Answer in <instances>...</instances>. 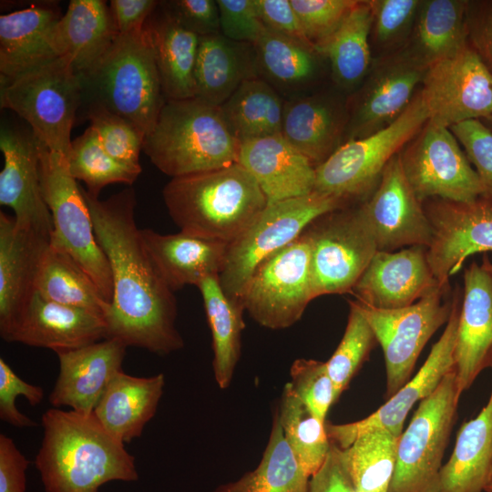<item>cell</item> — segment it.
<instances>
[{
  "instance_id": "9a60e30c",
  "label": "cell",
  "mask_w": 492,
  "mask_h": 492,
  "mask_svg": "<svg viewBox=\"0 0 492 492\" xmlns=\"http://www.w3.org/2000/svg\"><path fill=\"white\" fill-rule=\"evenodd\" d=\"M463 289L457 284L452 292V309L445 330L422 367L396 394L368 416L352 423H325L331 442L346 448L361 434L373 429H385L399 437L410 410L429 396L445 375L455 368V349Z\"/></svg>"
},
{
  "instance_id": "ba28073f",
  "label": "cell",
  "mask_w": 492,
  "mask_h": 492,
  "mask_svg": "<svg viewBox=\"0 0 492 492\" xmlns=\"http://www.w3.org/2000/svg\"><path fill=\"white\" fill-rule=\"evenodd\" d=\"M347 206L350 204L340 198L314 190L268 203L247 230L229 244L219 275L225 294L242 303L250 279L265 259L297 239L321 215Z\"/></svg>"
},
{
  "instance_id": "6125c7cd",
  "label": "cell",
  "mask_w": 492,
  "mask_h": 492,
  "mask_svg": "<svg viewBox=\"0 0 492 492\" xmlns=\"http://www.w3.org/2000/svg\"><path fill=\"white\" fill-rule=\"evenodd\" d=\"M490 130H492V115L481 120Z\"/></svg>"
},
{
  "instance_id": "52a82bcc",
  "label": "cell",
  "mask_w": 492,
  "mask_h": 492,
  "mask_svg": "<svg viewBox=\"0 0 492 492\" xmlns=\"http://www.w3.org/2000/svg\"><path fill=\"white\" fill-rule=\"evenodd\" d=\"M428 120L420 87L388 127L362 138L343 142L315 168L314 191L335 196L351 205L366 200L376 189L388 162Z\"/></svg>"
},
{
  "instance_id": "f35d334b",
  "label": "cell",
  "mask_w": 492,
  "mask_h": 492,
  "mask_svg": "<svg viewBox=\"0 0 492 492\" xmlns=\"http://www.w3.org/2000/svg\"><path fill=\"white\" fill-rule=\"evenodd\" d=\"M309 480L285 440L276 406L269 440L258 466L213 492H309Z\"/></svg>"
},
{
  "instance_id": "9c48e42d",
  "label": "cell",
  "mask_w": 492,
  "mask_h": 492,
  "mask_svg": "<svg viewBox=\"0 0 492 492\" xmlns=\"http://www.w3.org/2000/svg\"><path fill=\"white\" fill-rule=\"evenodd\" d=\"M39 173L44 200L53 221L51 243L67 251L110 303L113 281L108 261L100 248L82 188L71 176L67 159L42 143Z\"/></svg>"
},
{
  "instance_id": "b9f144b4",
  "label": "cell",
  "mask_w": 492,
  "mask_h": 492,
  "mask_svg": "<svg viewBox=\"0 0 492 492\" xmlns=\"http://www.w3.org/2000/svg\"><path fill=\"white\" fill-rule=\"evenodd\" d=\"M252 46L257 67L280 86L298 88L318 73L319 55L301 41L264 28Z\"/></svg>"
},
{
  "instance_id": "e575fe53",
  "label": "cell",
  "mask_w": 492,
  "mask_h": 492,
  "mask_svg": "<svg viewBox=\"0 0 492 492\" xmlns=\"http://www.w3.org/2000/svg\"><path fill=\"white\" fill-rule=\"evenodd\" d=\"M467 0H421L404 49L425 68L467 45Z\"/></svg>"
},
{
  "instance_id": "9f6ffc18",
  "label": "cell",
  "mask_w": 492,
  "mask_h": 492,
  "mask_svg": "<svg viewBox=\"0 0 492 492\" xmlns=\"http://www.w3.org/2000/svg\"><path fill=\"white\" fill-rule=\"evenodd\" d=\"M255 4L265 28L311 46L291 0H255Z\"/></svg>"
},
{
  "instance_id": "60d3db41",
  "label": "cell",
  "mask_w": 492,
  "mask_h": 492,
  "mask_svg": "<svg viewBox=\"0 0 492 492\" xmlns=\"http://www.w3.org/2000/svg\"><path fill=\"white\" fill-rule=\"evenodd\" d=\"M398 437L385 429L358 436L339 457L358 492H388L396 461Z\"/></svg>"
},
{
  "instance_id": "44dd1931",
  "label": "cell",
  "mask_w": 492,
  "mask_h": 492,
  "mask_svg": "<svg viewBox=\"0 0 492 492\" xmlns=\"http://www.w3.org/2000/svg\"><path fill=\"white\" fill-rule=\"evenodd\" d=\"M440 287L444 285L427 261V247L418 245L397 251H377L352 292L361 303L391 310L409 306Z\"/></svg>"
},
{
  "instance_id": "603a6c76",
  "label": "cell",
  "mask_w": 492,
  "mask_h": 492,
  "mask_svg": "<svg viewBox=\"0 0 492 492\" xmlns=\"http://www.w3.org/2000/svg\"><path fill=\"white\" fill-rule=\"evenodd\" d=\"M56 4H32L0 16V83L8 82L62 56Z\"/></svg>"
},
{
  "instance_id": "d590c367",
  "label": "cell",
  "mask_w": 492,
  "mask_h": 492,
  "mask_svg": "<svg viewBox=\"0 0 492 492\" xmlns=\"http://www.w3.org/2000/svg\"><path fill=\"white\" fill-rule=\"evenodd\" d=\"M371 24L369 0H357L338 28L313 47L328 60L333 81L343 89L359 87L371 69Z\"/></svg>"
},
{
  "instance_id": "bcb514c9",
  "label": "cell",
  "mask_w": 492,
  "mask_h": 492,
  "mask_svg": "<svg viewBox=\"0 0 492 492\" xmlns=\"http://www.w3.org/2000/svg\"><path fill=\"white\" fill-rule=\"evenodd\" d=\"M421 0H369L370 45L374 58L399 51L406 45Z\"/></svg>"
},
{
  "instance_id": "f5cc1de1",
  "label": "cell",
  "mask_w": 492,
  "mask_h": 492,
  "mask_svg": "<svg viewBox=\"0 0 492 492\" xmlns=\"http://www.w3.org/2000/svg\"><path fill=\"white\" fill-rule=\"evenodd\" d=\"M220 34L239 43L253 45L264 30L255 0H216Z\"/></svg>"
},
{
  "instance_id": "f6af8a7d",
  "label": "cell",
  "mask_w": 492,
  "mask_h": 492,
  "mask_svg": "<svg viewBox=\"0 0 492 492\" xmlns=\"http://www.w3.org/2000/svg\"><path fill=\"white\" fill-rule=\"evenodd\" d=\"M349 306L343 338L330 359L325 362L336 401L347 389L376 343L374 333L356 301H349Z\"/></svg>"
},
{
  "instance_id": "d6986e66",
  "label": "cell",
  "mask_w": 492,
  "mask_h": 492,
  "mask_svg": "<svg viewBox=\"0 0 492 492\" xmlns=\"http://www.w3.org/2000/svg\"><path fill=\"white\" fill-rule=\"evenodd\" d=\"M361 205L378 251L431 244V223L404 173L399 153L388 162L376 189Z\"/></svg>"
},
{
  "instance_id": "5b68a950",
  "label": "cell",
  "mask_w": 492,
  "mask_h": 492,
  "mask_svg": "<svg viewBox=\"0 0 492 492\" xmlns=\"http://www.w3.org/2000/svg\"><path fill=\"white\" fill-rule=\"evenodd\" d=\"M79 77L81 107L107 108L130 122L144 138L167 100L145 26L118 35L101 60Z\"/></svg>"
},
{
  "instance_id": "7a4b0ae2",
  "label": "cell",
  "mask_w": 492,
  "mask_h": 492,
  "mask_svg": "<svg viewBox=\"0 0 492 492\" xmlns=\"http://www.w3.org/2000/svg\"><path fill=\"white\" fill-rule=\"evenodd\" d=\"M44 436L35 464L46 492H99L110 481H137L135 457L94 414L60 408L41 418Z\"/></svg>"
},
{
  "instance_id": "f1b7e54d",
  "label": "cell",
  "mask_w": 492,
  "mask_h": 492,
  "mask_svg": "<svg viewBox=\"0 0 492 492\" xmlns=\"http://www.w3.org/2000/svg\"><path fill=\"white\" fill-rule=\"evenodd\" d=\"M348 108L339 100L314 95L285 102L282 136L315 168L344 141Z\"/></svg>"
},
{
  "instance_id": "5bb4252c",
  "label": "cell",
  "mask_w": 492,
  "mask_h": 492,
  "mask_svg": "<svg viewBox=\"0 0 492 492\" xmlns=\"http://www.w3.org/2000/svg\"><path fill=\"white\" fill-rule=\"evenodd\" d=\"M404 173L418 200L475 203L480 179L450 128L427 120L399 153Z\"/></svg>"
},
{
  "instance_id": "e0dca14e",
  "label": "cell",
  "mask_w": 492,
  "mask_h": 492,
  "mask_svg": "<svg viewBox=\"0 0 492 492\" xmlns=\"http://www.w3.org/2000/svg\"><path fill=\"white\" fill-rule=\"evenodd\" d=\"M426 70L404 48L374 58L348 110L343 142L370 136L393 123L415 97Z\"/></svg>"
},
{
  "instance_id": "ee69618b",
  "label": "cell",
  "mask_w": 492,
  "mask_h": 492,
  "mask_svg": "<svg viewBox=\"0 0 492 492\" xmlns=\"http://www.w3.org/2000/svg\"><path fill=\"white\" fill-rule=\"evenodd\" d=\"M67 164L71 176L83 181L87 192L95 198L109 184L132 185L142 171L141 166L128 165L112 158L91 126L72 140Z\"/></svg>"
},
{
  "instance_id": "d6a6232c",
  "label": "cell",
  "mask_w": 492,
  "mask_h": 492,
  "mask_svg": "<svg viewBox=\"0 0 492 492\" xmlns=\"http://www.w3.org/2000/svg\"><path fill=\"white\" fill-rule=\"evenodd\" d=\"M109 6L102 0H71L56 27L61 56L85 75L104 56L118 36Z\"/></svg>"
},
{
  "instance_id": "836d02e7",
  "label": "cell",
  "mask_w": 492,
  "mask_h": 492,
  "mask_svg": "<svg viewBox=\"0 0 492 492\" xmlns=\"http://www.w3.org/2000/svg\"><path fill=\"white\" fill-rule=\"evenodd\" d=\"M156 9L144 26L150 38L164 96L166 99L194 97L200 36L180 26L161 7L159 14Z\"/></svg>"
},
{
  "instance_id": "c3c4849f",
  "label": "cell",
  "mask_w": 492,
  "mask_h": 492,
  "mask_svg": "<svg viewBox=\"0 0 492 492\" xmlns=\"http://www.w3.org/2000/svg\"><path fill=\"white\" fill-rule=\"evenodd\" d=\"M290 376L288 384L295 395L315 417L325 423L329 408L336 402L325 362L297 359L291 366Z\"/></svg>"
},
{
  "instance_id": "f546056e",
  "label": "cell",
  "mask_w": 492,
  "mask_h": 492,
  "mask_svg": "<svg viewBox=\"0 0 492 492\" xmlns=\"http://www.w3.org/2000/svg\"><path fill=\"white\" fill-rule=\"evenodd\" d=\"M164 385L163 374L138 377L120 371L108 385L93 414L110 435L129 443L141 436L155 415Z\"/></svg>"
},
{
  "instance_id": "6da1fadb",
  "label": "cell",
  "mask_w": 492,
  "mask_h": 492,
  "mask_svg": "<svg viewBox=\"0 0 492 492\" xmlns=\"http://www.w3.org/2000/svg\"><path fill=\"white\" fill-rule=\"evenodd\" d=\"M82 191L112 274L113 297L104 313L108 338L160 355L181 349L174 292L144 246L136 223L134 190L127 188L104 200Z\"/></svg>"
},
{
  "instance_id": "db71d44e",
  "label": "cell",
  "mask_w": 492,
  "mask_h": 492,
  "mask_svg": "<svg viewBox=\"0 0 492 492\" xmlns=\"http://www.w3.org/2000/svg\"><path fill=\"white\" fill-rule=\"evenodd\" d=\"M159 6L180 26L199 36L220 33L217 1H162L159 2Z\"/></svg>"
},
{
  "instance_id": "7dc6e473",
  "label": "cell",
  "mask_w": 492,
  "mask_h": 492,
  "mask_svg": "<svg viewBox=\"0 0 492 492\" xmlns=\"http://www.w3.org/2000/svg\"><path fill=\"white\" fill-rule=\"evenodd\" d=\"M87 118L105 150L115 159L140 166L138 159L144 136L127 119L99 106L85 108Z\"/></svg>"
},
{
  "instance_id": "30bf717a",
  "label": "cell",
  "mask_w": 492,
  "mask_h": 492,
  "mask_svg": "<svg viewBox=\"0 0 492 492\" xmlns=\"http://www.w3.org/2000/svg\"><path fill=\"white\" fill-rule=\"evenodd\" d=\"M460 395L454 368L419 403L398 437L395 468L388 492H429L437 487Z\"/></svg>"
},
{
  "instance_id": "8d00e7d4",
  "label": "cell",
  "mask_w": 492,
  "mask_h": 492,
  "mask_svg": "<svg viewBox=\"0 0 492 492\" xmlns=\"http://www.w3.org/2000/svg\"><path fill=\"white\" fill-rule=\"evenodd\" d=\"M197 287L212 336L214 378L220 389H226L231 384L241 356L245 310L242 303L225 294L219 276L206 277Z\"/></svg>"
},
{
  "instance_id": "91938a15",
  "label": "cell",
  "mask_w": 492,
  "mask_h": 492,
  "mask_svg": "<svg viewBox=\"0 0 492 492\" xmlns=\"http://www.w3.org/2000/svg\"><path fill=\"white\" fill-rule=\"evenodd\" d=\"M353 483L331 442L329 455L321 468L310 477L309 492H354Z\"/></svg>"
},
{
  "instance_id": "680465c9",
  "label": "cell",
  "mask_w": 492,
  "mask_h": 492,
  "mask_svg": "<svg viewBox=\"0 0 492 492\" xmlns=\"http://www.w3.org/2000/svg\"><path fill=\"white\" fill-rule=\"evenodd\" d=\"M159 4L155 0H111L108 6L118 34L142 29Z\"/></svg>"
},
{
  "instance_id": "8992f818",
  "label": "cell",
  "mask_w": 492,
  "mask_h": 492,
  "mask_svg": "<svg viewBox=\"0 0 492 492\" xmlns=\"http://www.w3.org/2000/svg\"><path fill=\"white\" fill-rule=\"evenodd\" d=\"M0 105L26 120L48 150L67 159L82 105L81 78L68 56L0 83Z\"/></svg>"
},
{
  "instance_id": "03108f58",
  "label": "cell",
  "mask_w": 492,
  "mask_h": 492,
  "mask_svg": "<svg viewBox=\"0 0 492 492\" xmlns=\"http://www.w3.org/2000/svg\"><path fill=\"white\" fill-rule=\"evenodd\" d=\"M491 368H492V366H491Z\"/></svg>"
},
{
  "instance_id": "ac0fdd59",
  "label": "cell",
  "mask_w": 492,
  "mask_h": 492,
  "mask_svg": "<svg viewBox=\"0 0 492 492\" xmlns=\"http://www.w3.org/2000/svg\"><path fill=\"white\" fill-rule=\"evenodd\" d=\"M433 229L427 261L441 285H449L465 261L492 252V205L482 200L459 203L442 199L422 202Z\"/></svg>"
},
{
  "instance_id": "8fae6325",
  "label": "cell",
  "mask_w": 492,
  "mask_h": 492,
  "mask_svg": "<svg viewBox=\"0 0 492 492\" xmlns=\"http://www.w3.org/2000/svg\"><path fill=\"white\" fill-rule=\"evenodd\" d=\"M304 232L310 241L314 298L352 292L378 251L361 202L321 215Z\"/></svg>"
},
{
  "instance_id": "484cf974",
  "label": "cell",
  "mask_w": 492,
  "mask_h": 492,
  "mask_svg": "<svg viewBox=\"0 0 492 492\" xmlns=\"http://www.w3.org/2000/svg\"><path fill=\"white\" fill-rule=\"evenodd\" d=\"M51 236L15 224L0 212V335L11 329L36 292V281Z\"/></svg>"
},
{
  "instance_id": "4316f807",
  "label": "cell",
  "mask_w": 492,
  "mask_h": 492,
  "mask_svg": "<svg viewBox=\"0 0 492 492\" xmlns=\"http://www.w3.org/2000/svg\"><path fill=\"white\" fill-rule=\"evenodd\" d=\"M238 163L253 177L268 203L314 190L315 166L282 135L242 142Z\"/></svg>"
},
{
  "instance_id": "3957f363",
  "label": "cell",
  "mask_w": 492,
  "mask_h": 492,
  "mask_svg": "<svg viewBox=\"0 0 492 492\" xmlns=\"http://www.w3.org/2000/svg\"><path fill=\"white\" fill-rule=\"evenodd\" d=\"M162 196L180 231L229 244L268 204L256 180L239 163L172 178Z\"/></svg>"
},
{
  "instance_id": "4dcf8cb0",
  "label": "cell",
  "mask_w": 492,
  "mask_h": 492,
  "mask_svg": "<svg viewBox=\"0 0 492 492\" xmlns=\"http://www.w3.org/2000/svg\"><path fill=\"white\" fill-rule=\"evenodd\" d=\"M251 46L232 41L220 33L200 36L194 97L220 107L245 79L256 77V56Z\"/></svg>"
},
{
  "instance_id": "6f0895ef",
  "label": "cell",
  "mask_w": 492,
  "mask_h": 492,
  "mask_svg": "<svg viewBox=\"0 0 492 492\" xmlns=\"http://www.w3.org/2000/svg\"><path fill=\"white\" fill-rule=\"evenodd\" d=\"M29 461L14 440L0 435V492H26Z\"/></svg>"
},
{
  "instance_id": "7c38bea8",
  "label": "cell",
  "mask_w": 492,
  "mask_h": 492,
  "mask_svg": "<svg viewBox=\"0 0 492 492\" xmlns=\"http://www.w3.org/2000/svg\"><path fill=\"white\" fill-rule=\"evenodd\" d=\"M450 291V285L440 287L409 306L391 310L356 301L383 350L386 399L411 379L425 345L447 323L452 309Z\"/></svg>"
},
{
  "instance_id": "74e56055",
  "label": "cell",
  "mask_w": 492,
  "mask_h": 492,
  "mask_svg": "<svg viewBox=\"0 0 492 492\" xmlns=\"http://www.w3.org/2000/svg\"><path fill=\"white\" fill-rule=\"evenodd\" d=\"M284 104L269 83L253 77L245 79L220 107L229 128L242 143L282 135Z\"/></svg>"
},
{
  "instance_id": "d4e9b609",
  "label": "cell",
  "mask_w": 492,
  "mask_h": 492,
  "mask_svg": "<svg viewBox=\"0 0 492 492\" xmlns=\"http://www.w3.org/2000/svg\"><path fill=\"white\" fill-rule=\"evenodd\" d=\"M463 278L455 349V370L461 394L485 368L492 366V272L472 261Z\"/></svg>"
},
{
  "instance_id": "2e32d148",
  "label": "cell",
  "mask_w": 492,
  "mask_h": 492,
  "mask_svg": "<svg viewBox=\"0 0 492 492\" xmlns=\"http://www.w3.org/2000/svg\"><path fill=\"white\" fill-rule=\"evenodd\" d=\"M428 121L448 128L492 115V75L467 45L430 66L420 86Z\"/></svg>"
},
{
  "instance_id": "277c9868",
  "label": "cell",
  "mask_w": 492,
  "mask_h": 492,
  "mask_svg": "<svg viewBox=\"0 0 492 492\" xmlns=\"http://www.w3.org/2000/svg\"><path fill=\"white\" fill-rule=\"evenodd\" d=\"M241 145L220 107L191 97L166 100L142 149L172 179L238 163Z\"/></svg>"
},
{
  "instance_id": "cb8c5ba5",
  "label": "cell",
  "mask_w": 492,
  "mask_h": 492,
  "mask_svg": "<svg viewBox=\"0 0 492 492\" xmlns=\"http://www.w3.org/2000/svg\"><path fill=\"white\" fill-rule=\"evenodd\" d=\"M127 346L114 338L57 353L59 374L49 395L56 407L91 415L109 383L122 371Z\"/></svg>"
},
{
  "instance_id": "11a10c76",
  "label": "cell",
  "mask_w": 492,
  "mask_h": 492,
  "mask_svg": "<svg viewBox=\"0 0 492 492\" xmlns=\"http://www.w3.org/2000/svg\"><path fill=\"white\" fill-rule=\"evenodd\" d=\"M468 45L492 75V0H467Z\"/></svg>"
},
{
  "instance_id": "681fc988",
  "label": "cell",
  "mask_w": 492,
  "mask_h": 492,
  "mask_svg": "<svg viewBox=\"0 0 492 492\" xmlns=\"http://www.w3.org/2000/svg\"><path fill=\"white\" fill-rule=\"evenodd\" d=\"M357 0H291L304 35L313 48L341 25Z\"/></svg>"
},
{
  "instance_id": "94428289",
  "label": "cell",
  "mask_w": 492,
  "mask_h": 492,
  "mask_svg": "<svg viewBox=\"0 0 492 492\" xmlns=\"http://www.w3.org/2000/svg\"><path fill=\"white\" fill-rule=\"evenodd\" d=\"M481 264L487 269L488 270L489 272H492V261L489 260V258L485 255L483 257V260H482V262Z\"/></svg>"
},
{
  "instance_id": "816d5d0a",
  "label": "cell",
  "mask_w": 492,
  "mask_h": 492,
  "mask_svg": "<svg viewBox=\"0 0 492 492\" xmlns=\"http://www.w3.org/2000/svg\"><path fill=\"white\" fill-rule=\"evenodd\" d=\"M23 395L31 405H36L44 398L41 386L29 384L21 379L7 363L0 358V418L2 421L17 427L34 426L35 421L21 413L15 399Z\"/></svg>"
},
{
  "instance_id": "83f0119b",
  "label": "cell",
  "mask_w": 492,
  "mask_h": 492,
  "mask_svg": "<svg viewBox=\"0 0 492 492\" xmlns=\"http://www.w3.org/2000/svg\"><path fill=\"white\" fill-rule=\"evenodd\" d=\"M144 246L161 277L173 291L197 286L209 276H219L229 243L183 231L161 234L140 230Z\"/></svg>"
},
{
  "instance_id": "ab89813d",
  "label": "cell",
  "mask_w": 492,
  "mask_h": 492,
  "mask_svg": "<svg viewBox=\"0 0 492 492\" xmlns=\"http://www.w3.org/2000/svg\"><path fill=\"white\" fill-rule=\"evenodd\" d=\"M35 290L48 301L85 309L103 318L109 304L80 265L67 251L51 243V240L40 264Z\"/></svg>"
},
{
  "instance_id": "1f68e13d",
  "label": "cell",
  "mask_w": 492,
  "mask_h": 492,
  "mask_svg": "<svg viewBox=\"0 0 492 492\" xmlns=\"http://www.w3.org/2000/svg\"><path fill=\"white\" fill-rule=\"evenodd\" d=\"M492 477V389L477 416L464 423L449 459L441 467L437 492H485Z\"/></svg>"
},
{
  "instance_id": "ffe728a7",
  "label": "cell",
  "mask_w": 492,
  "mask_h": 492,
  "mask_svg": "<svg viewBox=\"0 0 492 492\" xmlns=\"http://www.w3.org/2000/svg\"><path fill=\"white\" fill-rule=\"evenodd\" d=\"M40 147L30 128L1 127L0 204L14 210L18 227L51 236L52 217L40 183Z\"/></svg>"
},
{
  "instance_id": "e7e4bbea",
  "label": "cell",
  "mask_w": 492,
  "mask_h": 492,
  "mask_svg": "<svg viewBox=\"0 0 492 492\" xmlns=\"http://www.w3.org/2000/svg\"><path fill=\"white\" fill-rule=\"evenodd\" d=\"M429 492H437V487L433 488V489H432L431 491H429Z\"/></svg>"
},
{
  "instance_id": "f907efd6",
  "label": "cell",
  "mask_w": 492,
  "mask_h": 492,
  "mask_svg": "<svg viewBox=\"0 0 492 492\" xmlns=\"http://www.w3.org/2000/svg\"><path fill=\"white\" fill-rule=\"evenodd\" d=\"M455 135L480 179V200L492 205V130L481 120H467L452 126Z\"/></svg>"
},
{
  "instance_id": "7bdbcfd3",
  "label": "cell",
  "mask_w": 492,
  "mask_h": 492,
  "mask_svg": "<svg viewBox=\"0 0 492 492\" xmlns=\"http://www.w3.org/2000/svg\"><path fill=\"white\" fill-rule=\"evenodd\" d=\"M285 440L303 471L311 477L325 462L331 448L325 423L315 417L287 383L277 406Z\"/></svg>"
},
{
  "instance_id": "be15d7a7",
  "label": "cell",
  "mask_w": 492,
  "mask_h": 492,
  "mask_svg": "<svg viewBox=\"0 0 492 492\" xmlns=\"http://www.w3.org/2000/svg\"><path fill=\"white\" fill-rule=\"evenodd\" d=\"M485 492H492V477L487 486L486 487Z\"/></svg>"
},
{
  "instance_id": "4fadbf2b",
  "label": "cell",
  "mask_w": 492,
  "mask_h": 492,
  "mask_svg": "<svg viewBox=\"0 0 492 492\" xmlns=\"http://www.w3.org/2000/svg\"><path fill=\"white\" fill-rule=\"evenodd\" d=\"M313 299L311 248L303 231L257 267L241 302L260 325L280 330L298 322Z\"/></svg>"
},
{
  "instance_id": "7402d4cb",
  "label": "cell",
  "mask_w": 492,
  "mask_h": 492,
  "mask_svg": "<svg viewBox=\"0 0 492 492\" xmlns=\"http://www.w3.org/2000/svg\"><path fill=\"white\" fill-rule=\"evenodd\" d=\"M108 338L107 323L101 315L48 301L35 292L2 339L51 349L57 354Z\"/></svg>"
}]
</instances>
